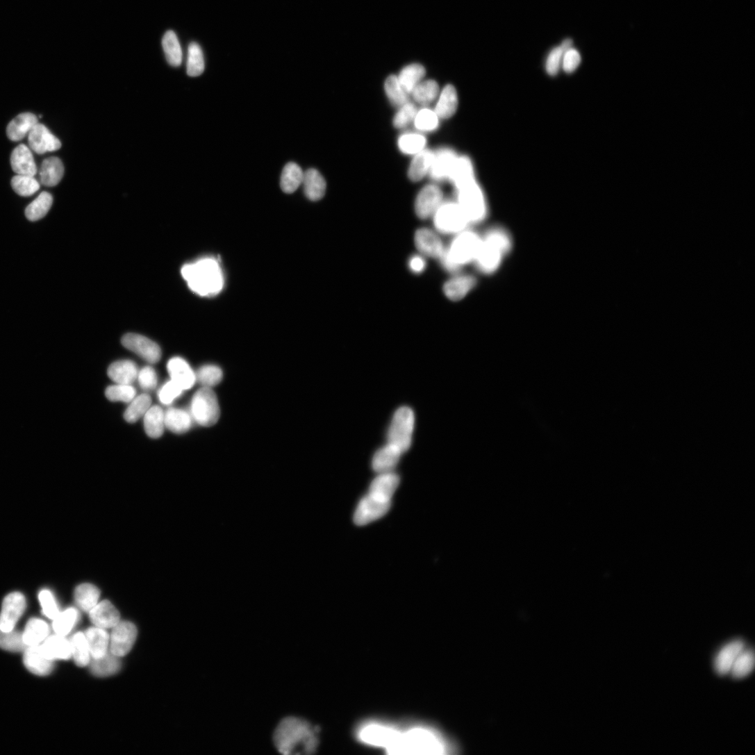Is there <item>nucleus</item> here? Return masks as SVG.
<instances>
[{
    "instance_id": "6",
    "label": "nucleus",
    "mask_w": 755,
    "mask_h": 755,
    "mask_svg": "<svg viewBox=\"0 0 755 755\" xmlns=\"http://www.w3.org/2000/svg\"><path fill=\"white\" fill-rule=\"evenodd\" d=\"M457 202L465 212L470 224L482 222L487 215V204L485 194L474 180L458 188Z\"/></svg>"
},
{
    "instance_id": "20",
    "label": "nucleus",
    "mask_w": 755,
    "mask_h": 755,
    "mask_svg": "<svg viewBox=\"0 0 755 755\" xmlns=\"http://www.w3.org/2000/svg\"><path fill=\"white\" fill-rule=\"evenodd\" d=\"M744 649L745 643L741 640H735L725 645L715 660L714 667L716 673L720 676L730 673L735 661Z\"/></svg>"
},
{
    "instance_id": "7",
    "label": "nucleus",
    "mask_w": 755,
    "mask_h": 755,
    "mask_svg": "<svg viewBox=\"0 0 755 755\" xmlns=\"http://www.w3.org/2000/svg\"><path fill=\"white\" fill-rule=\"evenodd\" d=\"M190 411L192 419L199 425H214L218 422L221 415L217 395L210 388H200L192 397Z\"/></svg>"
},
{
    "instance_id": "30",
    "label": "nucleus",
    "mask_w": 755,
    "mask_h": 755,
    "mask_svg": "<svg viewBox=\"0 0 755 755\" xmlns=\"http://www.w3.org/2000/svg\"><path fill=\"white\" fill-rule=\"evenodd\" d=\"M38 118L32 113L19 115L8 126L7 135L13 142H19L25 138L38 124Z\"/></svg>"
},
{
    "instance_id": "54",
    "label": "nucleus",
    "mask_w": 755,
    "mask_h": 755,
    "mask_svg": "<svg viewBox=\"0 0 755 755\" xmlns=\"http://www.w3.org/2000/svg\"><path fill=\"white\" fill-rule=\"evenodd\" d=\"M385 90L390 101L397 106L408 102V93L400 84L397 76H390L385 83Z\"/></svg>"
},
{
    "instance_id": "18",
    "label": "nucleus",
    "mask_w": 755,
    "mask_h": 755,
    "mask_svg": "<svg viewBox=\"0 0 755 755\" xmlns=\"http://www.w3.org/2000/svg\"><path fill=\"white\" fill-rule=\"evenodd\" d=\"M24 662L26 667L37 676H47L53 668V661L45 656L41 645L28 646L24 651Z\"/></svg>"
},
{
    "instance_id": "48",
    "label": "nucleus",
    "mask_w": 755,
    "mask_h": 755,
    "mask_svg": "<svg viewBox=\"0 0 755 755\" xmlns=\"http://www.w3.org/2000/svg\"><path fill=\"white\" fill-rule=\"evenodd\" d=\"M23 638V633L15 631H5L0 629V649L18 653L23 652L27 649Z\"/></svg>"
},
{
    "instance_id": "11",
    "label": "nucleus",
    "mask_w": 755,
    "mask_h": 755,
    "mask_svg": "<svg viewBox=\"0 0 755 755\" xmlns=\"http://www.w3.org/2000/svg\"><path fill=\"white\" fill-rule=\"evenodd\" d=\"M391 506V500L368 493L360 502L354 515L357 525H366L385 515Z\"/></svg>"
},
{
    "instance_id": "14",
    "label": "nucleus",
    "mask_w": 755,
    "mask_h": 755,
    "mask_svg": "<svg viewBox=\"0 0 755 755\" xmlns=\"http://www.w3.org/2000/svg\"><path fill=\"white\" fill-rule=\"evenodd\" d=\"M26 607V601L22 594L13 592L8 595L3 601L0 613V629L5 631L15 629Z\"/></svg>"
},
{
    "instance_id": "58",
    "label": "nucleus",
    "mask_w": 755,
    "mask_h": 755,
    "mask_svg": "<svg viewBox=\"0 0 755 755\" xmlns=\"http://www.w3.org/2000/svg\"><path fill=\"white\" fill-rule=\"evenodd\" d=\"M106 397L111 401L131 402L135 397L136 390L131 385H113L108 387L105 392Z\"/></svg>"
},
{
    "instance_id": "37",
    "label": "nucleus",
    "mask_w": 755,
    "mask_h": 755,
    "mask_svg": "<svg viewBox=\"0 0 755 755\" xmlns=\"http://www.w3.org/2000/svg\"><path fill=\"white\" fill-rule=\"evenodd\" d=\"M435 153L424 149L415 155L408 169V177L414 181L422 180L429 172L433 164Z\"/></svg>"
},
{
    "instance_id": "25",
    "label": "nucleus",
    "mask_w": 755,
    "mask_h": 755,
    "mask_svg": "<svg viewBox=\"0 0 755 755\" xmlns=\"http://www.w3.org/2000/svg\"><path fill=\"white\" fill-rule=\"evenodd\" d=\"M13 169L19 175L34 176L38 173V167L31 150L25 144L17 147L11 156Z\"/></svg>"
},
{
    "instance_id": "56",
    "label": "nucleus",
    "mask_w": 755,
    "mask_h": 755,
    "mask_svg": "<svg viewBox=\"0 0 755 755\" xmlns=\"http://www.w3.org/2000/svg\"><path fill=\"white\" fill-rule=\"evenodd\" d=\"M12 186L18 194L23 197H30L40 188V183L34 176L19 174L12 179Z\"/></svg>"
},
{
    "instance_id": "16",
    "label": "nucleus",
    "mask_w": 755,
    "mask_h": 755,
    "mask_svg": "<svg viewBox=\"0 0 755 755\" xmlns=\"http://www.w3.org/2000/svg\"><path fill=\"white\" fill-rule=\"evenodd\" d=\"M415 247L423 256L441 259L445 251V247L441 238L433 231L420 229L416 231L414 238Z\"/></svg>"
},
{
    "instance_id": "50",
    "label": "nucleus",
    "mask_w": 755,
    "mask_h": 755,
    "mask_svg": "<svg viewBox=\"0 0 755 755\" xmlns=\"http://www.w3.org/2000/svg\"><path fill=\"white\" fill-rule=\"evenodd\" d=\"M151 398L148 394H142L134 398L125 412L124 417L130 423H134L144 416L151 408Z\"/></svg>"
},
{
    "instance_id": "17",
    "label": "nucleus",
    "mask_w": 755,
    "mask_h": 755,
    "mask_svg": "<svg viewBox=\"0 0 755 755\" xmlns=\"http://www.w3.org/2000/svg\"><path fill=\"white\" fill-rule=\"evenodd\" d=\"M31 149L38 154H44L60 149V141L44 125L38 124L28 134Z\"/></svg>"
},
{
    "instance_id": "21",
    "label": "nucleus",
    "mask_w": 755,
    "mask_h": 755,
    "mask_svg": "<svg viewBox=\"0 0 755 755\" xmlns=\"http://www.w3.org/2000/svg\"><path fill=\"white\" fill-rule=\"evenodd\" d=\"M403 454L399 448L388 443L375 454L372 460L374 470L379 474L392 472Z\"/></svg>"
},
{
    "instance_id": "8",
    "label": "nucleus",
    "mask_w": 755,
    "mask_h": 755,
    "mask_svg": "<svg viewBox=\"0 0 755 755\" xmlns=\"http://www.w3.org/2000/svg\"><path fill=\"white\" fill-rule=\"evenodd\" d=\"M415 426L413 410L403 406L395 413L388 431V443L395 445L404 454L410 447Z\"/></svg>"
},
{
    "instance_id": "39",
    "label": "nucleus",
    "mask_w": 755,
    "mask_h": 755,
    "mask_svg": "<svg viewBox=\"0 0 755 755\" xmlns=\"http://www.w3.org/2000/svg\"><path fill=\"white\" fill-rule=\"evenodd\" d=\"M165 413L158 406L149 409L144 415V428L148 436L153 439L160 438L164 431Z\"/></svg>"
},
{
    "instance_id": "43",
    "label": "nucleus",
    "mask_w": 755,
    "mask_h": 755,
    "mask_svg": "<svg viewBox=\"0 0 755 755\" xmlns=\"http://www.w3.org/2000/svg\"><path fill=\"white\" fill-rule=\"evenodd\" d=\"M162 43L169 64L174 67H179L182 63L183 53L176 33L172 31H167Z\"/></svg>"
},
{
    "instance_id": "33",
    "label": "nucleus",
    "mask_w": 755,
    "mask_h": 755,
    "mask_svg": "<svg viewBox=\"0 0 755 755\" xmlns=\"http://www.w3.org/2000/svg\"><path fill=\"white\" fill-rule=\"evenodd\" d=\"M64 172L65 167L60 158H48L43 161L40 171L41 183L47 187L56 186L60 182Z\"/></svg>"
},
{
    "instance_id": "1",
    "label": "nucleus",
    "mask_w": 755,
    "mask_h": 755,
    "mask_svg": "<svg viewBox=\"0 0 755 755\" xmlns=\"http://www.w3.org/2000/svg\"><path fill=\"white\" fill-rule=\"evenodd\" d=\"M456 748L435 729L424 725L400 727L392 747L387 751L392 754L453 753Z\"/></svg>"
},
{
    "instance_id": "28",
    "label": "nucleus",
    "mask_w": 755,
    "mask_h": 755,
    "mask_svg": "<svg viewBox=\"0 0 755 755\" xmlns=\"http://www.w3.org/2000/svg\"><path fill=\"white\" fill-rule=\"evenodd\" d=\"M302 184L305 195L310 201H318L324 197L326 194V180L315 169H309L304 172Z\"/></svg>"
},
{
    "instance_id": "34",
    "label": "nucleus",
    "mask_w": 755,
    "mask_h": 755,
    "mask_svg": "<svg viewBox=\"0 0 755 755\" xmlns=\"http://www.w3.org/2000/svg\"><path fill=\"white\" fill-rule=\"evenodd\" d=\"M448 179L456 189L476 180L471 160L466 156H458Z\"/></svg>"
},
{
    "instance_id": "47",
    "label": "nucleus",
    "mask_w": 755,
    "mask_h": 755,
    "mask_svg": "<svg viewBox=\"0 0 755 755\" xmlns=\"http://www.w3.org/2000/svg\"><path fill=\"white\" fill-rule=\"evenodd\" d=\"M754 667V655L750 650H743L735 661L730 673L736 679L749 676Z\"/></svg>"
},
{
    "instance_id": "46",
    "label": "nucleus",
    "mask_w": 755,
    "mask_h": 755,
    "mask_svg": "<svg viewBox=\"0 0 755 755\" xmlns=\"http://www.w3.org/2000/svg\"><path fill=\"white\" fill-rule=\"evenodd\" d=\"M440 92V86L434 80L422 81L412 91L414 100L422 105L434 101Z\"/></svg>"
},
{
    "instance_id": "64",
    "label": "nucleus",
    "mask_w": 755,
    "mask_h": 755,
    "mask_svg": "<svg viewBox=\"0 0 755 755\" xmlns=\"http://www.w3.org/2000/svg\"><path fill=\"white\" fill-rule=\"evenodd\" d=\"M408 267L414 274H421L426 268V261L423 256L415 255L408 260Z\"/></svg>"
},
{
    "instance_id": "4",
    "label": "nucleus",
    "mask_w": 755,
    "mask_h": 755,
    "mask_svg": "<svg viewBox=\"0 0 755 755\" xmlns=\"http://www.w3.org/2000/svg\"><path fill=\"white\" fill-rule=\"evenodd\" d=\"M509 235L503 229H494L481 238V247L475 260L477 268L483 274H491L501 265L504 257L512 245Z\"/></svg>"
},
{
    "instance_id": "41",
    "label": "nucleus",
    "mask_w": 755,
    "mask_h": 755,
    "mask_svg": "<svg viewBox=\"0 0 755 755\" xmlns=\"http://www.w3.org/2000/svg\"><path fill=\"white\" fill-rule=\"evenodd\" d=\"M303 179L304 172L297 164L294 163L287 164L281 174L282 190L287 194L293 193L302 184Z\"/></svg>"
},
{
    "instance_id": "35",
    "label": "nucleus",
    "mask_w": 755,
    "mask_h": 755,
    "mask_svg": "<svg viewBox=\"0 0 755 755\" xmlns=\"http://www.w3.org/2000/svg\"><path fill=\"white\" fill-rule=\"evenodd\" d=\"M192 422V415L182 409L172 408L165 413V426L177 435L186 433L190 429Z\"/></svg>"
},
{
    "instance_id": "10",
    "label": "nucleus",
    "mask_w": 755,
    "mask_h": 755,
    "mask_svg": "<svg viewBox=\"0 0 755 755\" xmlns=\"http://www.w3.org/2000/svg\"><path fill=\"white\" fill-rule=\"evenodd\" d=\"M399 727L383 722H368L356 731L357 738L365 744L388 751L394 743Z\"/></svg>"
},
{
    "instance_id": "31",
    "label": "nucleus",
    "mask_w": 755,
    "mask_h": 755,
    "mask_svg": "<svg viewBox=\"0 0 755 755\" xmlns=\"http://www.w3.org/2000/svg\"><path fill=\"white\" fill-rule=\"evenodd\" d=\"M458 97L456 89L452 85H447L440 94L435 112L440 119H449L457 111Z\"/></svg>"
},
{
    "instance_id": "12",
    "label": "nucleus",
    "mask_w": 755,
    "mask_h": 755,
    "mask_svg": "<svg viewBox=\"0 0 755 755\" xmlns=\"http://www.w3.org/2000/svg\"><path fill=\"white\" fill-rule=\"evenodd\" d=\"M138 636L135 625L128 621H120L115 627L110 637V652L122 658L133 649Z\"/></svg>"
},
{
    "instance_id": "63",
    "label": "nucleus",
    "mask_w": 755,
    "mask_h": 755,
    "mask_svg": "<svg viewBox=\"0 0 755 755\" xmlns=\"http://www.w3.org/2000/svg\"><path fill=\"white\" fill-rule=\"evenodd\" d=\"M183 390L175 382L171 381L167 383L160 390L159 392L160 400L164 404H169L181 395Z\"/></svg>"
},
{
    "instance_id": "32",
    "label": "nucleus",
    "mask_w": 755,
    "mask_h": 755,
    "mask_svg": "<svg viewBox=\"0 0 755 755\" xmlns=\"http://www.w3.org/2000/svg\"><path fill=\"white\" fill-rule=\"evenodd\" d=\"M399 484V478L392 472L379 474L372 481L369 492L391 500Z\"/></svg>"
},
{
    "instance_id": "57",
    "label": "nucleus",
    "mask_w": 755,
    "mask_h": 755,
    "mask_svg": "<svg viewBox=\"0 0 755 755\" xmlns=\"http://www.w3.org/2000/svg\"><path fill=\"white\" fill-rule=\"evenodd\" d=\"M439 119L435 111L422 109L416 114L414 119L415 126L421 131H433L439 126Z\"/></svg>"
},
{
    "instance_id": "53",
    "label": "nucleus",
    "mask_w": 755,
    "mask_h": 755,
    "mask_svg": "<svg viewBox=\"0 0 755 755\" xmlns=\"http://www.w3.org/2000/svg\"><path fill=\"white\" fill-rule=\"evenodd\" d=\"M426 138L415 133H407L401 135L398 140L401 151L408 155H416L424 149Z\"/></svg>"
},
{
    "instance_id": "23",
    "label": "nucleus",
    "mask_w": 755,
    "mask_h": 755,
    "mask_svg": "<svg viewBox=\"0 0 755 755\" xmlns=\"http://www.w3.org/2000/svg\"><path fill=\"white\" fill-rule=\"evenodd\" d=\"M41 647L45 656L52 661L69 660L72 657L71 642L63 636H48Z\"/></svg>"
},
{
    "instance_id": "22",
    "label": "nucleus",
    "mask_w": 755,
    "mask_h": 755,
    "mask_svg": "<svg viewBox=\"0 0 755 755\" xmlns=\"http://www.w3.org/2000/svg\"><path fill=\"white\" fill-rule=\"evenodd\" d=\"M457 158L456 154L449 149H441L435 154L429 172L431 179L438 181L448 179Z\"/></svg>"
},
{
    "instance_id": "55",
    "label": "nucleus",
    "mask_w": 755,
    "mask_h": 755,
    "mask_svg": "<svg viewBox=\"0 0 755 755\" xmlns=\"http://www.w3.org/2000/svg\"><path fill=\"white\" fill-rule=\"evenodd\" d=\"M223 377L224 373L220 367L215 365H206L197 372L196 381L204 387L211 388L219 385L223 380Z\"/></svg>"
},
{
    "instance_id": "60",
    "label": "nucleus",
    "mask_w": 755,
    "mask_h": 755,
    "mask_svg": "<svg viewBox=\"0 0 755 755\" xmlns=\"http://www.w3.org/2000/svg\"><path fill=\"white\" fill-rule=\"evenodd\" d=\"M39 599L44 614L48 618L53 620L60 612L53 594L47 590H44L40 592Z\"/></svg>"
},
{
    "instance_id": "26",
    "label": "nucleus",
    "mask_w": 755,
    "mask_h": 755,
    "mask_svg": "<svg viewBox=\"0 0 755 755\" xmlns=\"http://www.w3.org/2000/svg\"><path fill=\"white\" fill-rule=\"evenodd\" d=\"M476 285L474 276L468 274L457 275L449 279L444 285L446 296L452 301H460L467 295Z\"/></svg>"
},
{
    "instance_id": "9",
    "label": "nucleus",
    "mask_w": 755,
    "mask_h": 755,
    "mask_svg": "<svg viewBox=\"0 0 755 755\" xmlns=\"http://www.w3.org/2000/svg\"><path fill=\"white\" fill-rule=\"evenodd\" d=\"M436 230L444 235H457L470 224L458 202H443L433 215Z\"/></svg>"
},
{
    "instance_id": "44",
    "label": "nucleus",
    "mask_w": 755,
    "mask_h": 755,
    "mask_svg": "<svg viewBox=\"0 0 755 755\" xmlns=\"http://www.w3.org/2000/svg\"><path fill=\"white\" fill-rule=\"evenodd\" d=\"M72 656L77 666L83 667L90 663V652L85 633L78 632L70 640Z\"/></svg>"
},
{
    "instance_id": "59",
    "label": "nucleus",
    "mask_w": 755,
    "mask_h": 755,
    "mask_svg": "<svg viewBox=\"0 0 755 755\" xmlns=\"http://www.w3.org/2000/svg\"><path fill=\"white\" fill-rule=\"evenodd\" d=\"M417 113L416 107L412 103L408 101L401 106L393 119L395 127L399 129L406 128L414 122Z\"/></svg>"
},
{
    "instance_id": "36",
    "label": "nucleus",
    "mask_w": 755,
    "mask_h": 755,
    "mask_svg": "<svg viewBox=\"0 0 755 755\" xmlns=\"http://www.w3.org/2000/svg\"><path fill=\"white\" fill-rule=\"evenodd\" d=\"M90 664L91 672L98 677H107L115 675L120 671L122 667L119 658L111 652H108L100 658L92 659Z\"/></svg>"
},
{
    "instance_id": "38",
    "label": "nucleus",
    "mask_w": 755,
    "mask_h": 755,
    "mask_svg": "<svg viewBox=\"0 0 755 755\" xmlns=\"http://www.w3.org/2000/svg\"><path fill=\"white\" fill-rule=\"evenodd\" d=\"M49 627L44 621L33 618L27 623L23 638L27 646L40 645L49 636Z\"/></svg>"
},
{
    "instance_id": "61",
    "label": "nucleus",
    "mask_w": 755,
    "mask_h": 755,
    "mask_svg": "<svg viewBox=\"0 0 755 755\" xmlns=\"http://www.w3.org/2000/svg\"><path fill=\"white\" fill-rule=\"evenodd\" d=\"M581 63V53L577 49L571 47L566 50L564 53L561 68L566 73L571 74L578 69Z\"/></svg>"
},
{
    "instance_id": "52",
    "label": "nucleus",
    "mask_w": 755,
    "mask_h": 755,
    "mask_svg": "<svg viewBox=\"0 0 755 755\" xmlns=\"http://www.w3.org/2000/svg\"><path fill=\"white\" fill-rule=\"evenodd\" d=\"M572 40L566 39L560 46L556 47L551 50L546 62V69L549 75L556 76L558 74L562 67V61L564 53L566 50L572 47Z\"/></svg>"
},
{
    "instance_id": "3",
    "label": "nucleus",
    "mask_w": 755,
    "mask_h": 755,
    "mask_svg": "<svg viewBox=\"0 0 755 755\" xmlns=\"http://www.w3.org/2000/svg\"><path fill=\"white\" fill-rule=\"evenodd\" d=\"M181 274L192 291L202 297L219 294L224 285V274L219 262L205 258L184 265Z\"/></svg>"
},
{
    "instance_id": "13",
    "label": "nucleus",
    "mask_w": 755,
    "mask_h": 755,
    "mask_svg": "<svg viewBox=\"0 0 755 755\" xmlns=\"http://www.w3.org/2000/svg\"><path fill=\"white\" fill-rule=\"evenodd\" d=\"M442 190L435 185H427L418 193L415 203V210L421 219L433 217L443 203Z\"/></svg>"
},
{
    "instance_id": "62",
    "label": "nucleus",
    "mask_w": 755,
    "mask_h": 755,
    "mask_svg": "<svg viewBox=\"0 0 755 755\" xmlns=\"http://www.w3.org/2000/svg\"><path fill=\"white\" fill-rule=\"evenodd\" d=\"M139 383L145 391H151L157 385L158 378L156 371L151 367L143 368L138 374Z\"/></svg>"
},
{
    "instance_id": "51",
    "label": "nucleus",
    "mask_w": 755,
    "mask_h": 755,
    "mask_svg": "<svg viewBox=\"0 0 755 755\" xmlns=\"http://www.w3.org/2000/svg\"><path fill=\"white\" fill-rule=\"evenodd\" d=\"M204 68L202 50L198 44L192 42L188 47L187 74L192 77L199 76L204 72Z\"/></svg>"
},
{
    "instance_id": "45",
    "label": "nucleus",
    "mask_w": 755,
    "mask_h": 755,
    "mask_svg": "<svg viewBox=\"0 0 755 755\" xmlns=\"http://www.w3.org/2000/svg\"><path fill=\"white\" fill-rule=\"evenodd\" d=\"M424 75L425 69L423 66L420 64H412L405 67L397 78L405 91L410 94L422 81Z\"/></svg>"
},
{
    "instance_id": "5",
    "label": "nucleus",
    "mask_w": 755,
    "mask_h": 755,
    "mask_svg": "<svg viewBox=\"0 0 755 755\" xmlns=\"http://www.w3.org/2000/svg\"><path fill=\"white\" fill-rule=\"evenodd\" d=\"M481 244V238L467 229L456 235L441 258L444 267L449 272H456L474 262Z\"/></svg>"
},
{
    "instance_id": "2",
    "label": "nucleus",
    "mask_w": 755,
    "mask_h": 755,
    "mask_svg": "<svg viewBox=\"0 0 755 755\" xmlns=\"http://www.w3.org/2000/svg\"><path fill=\"white\" fill-rule=\"evenodd\" d=\"M318 729L296 717L283 719L274 734L277 750L283 754H311L317 749Z\"/></svg>"
},
{
    "instance_id": "19",
    "label": "nucleus",
    "mask_w": 755,
    "mask_h": 755,
    "mask_svg": "<svg viewBox=\"0 0 755 755\" xmlns=\"http://www.w3.org/2000/svg\"><path fill=\"white\" fill-rule=\"evenodd\" d=\"M89 616L92 624L102 629L115 627L121 620L119 611L109 601L98 603L90 612Z\"/></svg>"
},
{
    "instance_id": "29",
    "label": "nucleus",
    "mask_w": 755,
    "mask_h": 755,
    "mask_svg": "<svg viewBox=\"0 0 755 755\" xmlns=\"http://www.w3.org/2000/svg\"><path fill=\"white\" fill-rule=\"evenodd\" d=\"M108 376L118 384L131 385L138 377V368L131 360H121L112 364L108 369Z\"/></svg>"
},
{
    "instance_id": "40",
    "label": "nucleus",
    "mask_w": 755,
    "mask_h": 755,
    "mask_svg": "<svg viewBox=\"0 0 755 755\" xmlns=\"http://www.w3.org/2000/svg\"><path fill=\"white\" fill-rule=\"evenodd\" d=\"M100 597L99 589L89 583L78 586L74 592V598L78 606L89 613L97 604Z\"/></svg>"
},
{
    "instance_id": "24",
    "label": "nucleus",
    "mask_w": 755,
    "mask_h": 755,
    "mask_svg": "<svg viewBox=\"0 0 755 755\" xmlns=\"http://www.w3.org/2000/svg\"><path fill=\"white\" fill-rule=\"evenodd\" d=\"M167 369L172 381L183 390H188L194 385L196 375L183 359L181 358L171 359L167 364Z\"/></svg>"
},
{
    "instance_id": "42",
    "label": "nucleus",
    "mask_w": 755,
    "mask_h": 755,
    "mask_svg": "<svg viewBox=\"0 0 755 755\" xmlns=\"http://www.w3.org/2000/svg\"><path fill=\"white\" fill-rule=\"evenodd\" d=\"M53 197L47 192H42L26 209L28 220L32 222L43 219L53 204Z\"/></svg>"
},
{
    "instance_id": "27",
    "label": "nucleus",
    "mask_w": 755,
    "mask_h": 755,
    "mask_svg": "<svg viewBox=\"0 0 755 755\" xmlns=\"http://www.w3.org/2000/svg\"><path fill=\"white\" fill-rule=\"evenodd\" d=\"M90 655L92 659H98L105 656L109 649L110 637L105 629L94 627L89 628L85 633Z\"/></svg>"
},
{
    "instance_id": "49",
    "label": "nucleus",
    "mask_w": 755,
    "mask_h": 755,
    "mask_svg": "<svg viewBox=\"0 0 755 755\" xmlns=\"http://www.w3.org/2000/svg\"><path fill=\"white\" fill-rule=\"evenodd\" d=\"M78 618L76 608H69L60 613L53 620V628L56 634L65 636L74 628Z\"/></svg>"
},
{
    "instance_id": "15",
    "label": "nucleus",
    "mask_w": 755,
    "mask_h": 755,
    "mask_svg": "<svg viewBox=\"0 0 755 755\" xmlns=\"http://www.w3.org/2000/svg\"><path fill=\"white\" fill-rule=\"evenodd\" d=\"M122 345L151 364L158 363L162 357L160 347L151 340L138 334L130 333L122 339Z\"/></svg>"
}]
</instances>
